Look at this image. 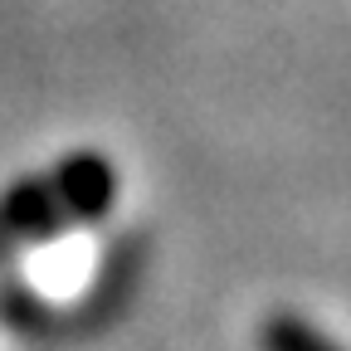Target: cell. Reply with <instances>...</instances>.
Instances as JSON below:
<instances>
[{
  "label": "cell",
  "mask_w": 351,
  "mask_h": 351,
  "mask_svg": "<svg viewBox=\"0 0 351 351\" xmlns=\"http://www.w3.org/2000/svg\"><path fill=\"white\" fill-rule=\"evenodd\" d=\"M0 317L20 332H39V327H49V307L29 293H20V288H5L0 293Z\"/></svg>",
  "instance_id": "277c9868"
},
{
  "label": "cell",
  "mask_w": 351,
  "mask_h": 351,
  "mask_svg": "<svg viewBox=\"0 0 351 351\" xmlns=\"http://www.w3.org/2000/svg\"><path fill=\"white\" fill-rule=\"evenodd\" d=\"M69 225V215L54 195L49 181H39V176H25V181H15L5 191V200H0V230H5L10 239H54L59 230Z\"/></svg>",
  "instance_id": "7a4b0ae2"
},
{
  "label": "cell",
  "mask_w": 351,
  "mask_h": 351,
  "mask_svg": "<svg viewBox=\"0 0 351 351\" xmlns=\"http://www.w3.org/2000/svg\"><path fill=\"white\" fill-rule=\"evenodd\" d=\"M49 186H54V195H59L69 219L98 225V219L112 210V200H117V171L98 152H73V156L59 161V171L49 176Z\"/></svg>",
  "instance_id": "6da1fadb"
},
{
  "label": "cell",
  "mask_w": 351,
  "mask_h": 351,
  "mask_svg": "<svg viewBox=\"0 0 351 351\" xmlns=\"http://www.w3.org/2000/svg\"><path fill=\"white\" fill-rule=\"evenodd\" d=\"M258 346H263V351H341L327 332H317L313 322H302L298 313H274V317H263Z\"/></svg>",
  "instance_id": "3957f363"
}]
</instances>
